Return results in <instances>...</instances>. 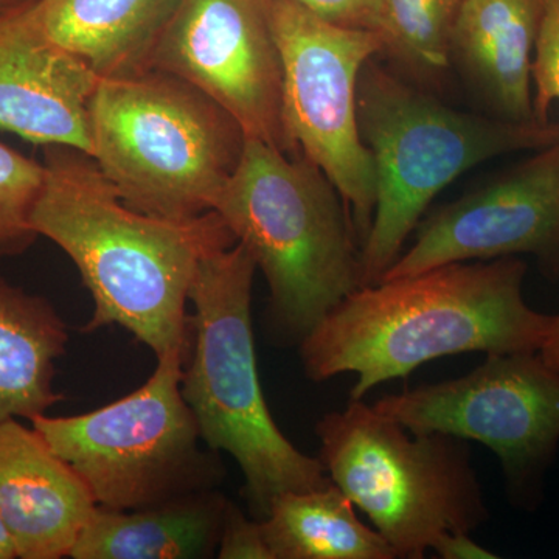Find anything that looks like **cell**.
Masks as SVG:
<instances>
[{
  "instance_id": "cell-25",
  "label": "cell",
  "mask_w": 559,
  "mask_h": 559,
  "mask_svg": "<svg viewBox=\"0 0 559 559\" xmlns=\"http://www.w3.org/2000/svg\"><path fill=\"white\" fill-rule=\"evenodd\" d=\"M430 550L436 551L437 557L443 559H496L499 555L479 546L471 533L444 532L437 536Z\"/></svg>"
},
{
  "instance_id": "cell-15",
  "label": "cell",
  "mask_w": 559,
  "mask_h": 559,
  "mask_svg": "<svg viewBox=\"0 0 559 559\" xmlns=\"http://www.w3.org/2000/svg\"><path fill=\"white\" fill-rule=\"evenodd\" d=\"M543 11L544 0H463L460 7L451 62L499 119L536 121L532 62Z\"/></svg>"
},
{
  "instance_id": "cell-18",
  "label": "cell",
  "mask_w": 559,
  "mask_h": 559,
  "mask_svg": "<svg viewBox=\"0 0 559 559\" xmlns=\"http://www.w3.org/2000/svg\"><path fill=\"white\" fill-rule=\"evenodd\" d=\"M68 342L49 300L0 278V423L32 421L64 400L53 382Z\"/></svg>"
},
{
  "instance_id": "cell-6",
  "label": "cell",
  "mask_w": 559,
  "mask_h": 559,
  "mask_svg": "<svg viewBox=\"0 0 559 559\" xmlns=\"http://www.w3.org/2000/svg\"><path fill=\"white\" fill-rule=\"evenodd\" d=\"M90 117L92 159L130 207L160 218L213 212L245 150L230 114L162 70L98 81Z\"/></svg>"
},
{
  "instance_id": "cell-14",
  "label": "cell",
  "mask_w": 559,
  "mask_h": 559,
  "mask_svg": "<svg viewBox=\"0 0 559 559\" xmlns=\"http://www.w3.org/2000/svg\"><path fill=\"white\" fill-rule=\"evenodd\" d=\"M97 509L79 474L35 428L0 423V518L21 559L69 558Z\"/></svg>"
},
{
  "instance_id": "cell-21",
  "label": "cell",
  "mask_w": 559,
  "mask_h": 559,
  "mask_svg": "<svg viewBox=\"0 0 559 559\" xmlns=\"http://www.w3.org/2000/svg\"><path fill=\"white\" fill-rule=\"evenodd\" d=\"M43 183V162L0 143V259L21 255L38 240L32 215Z\"/></svg>"
},
{
  "instance_id": "cell-16",
  "label": "cell",
  "mask_w": 559,
  "mask_h": 559,
  "mask_svg": "<svg viewBox=\"0 0 559 559\" xmlns=\"http://www.w3.org/2000/svg\"><path fill=\"white\" fill-rule=\"evenodd\" d=\"M179 0H36L44 33L100 80L151 70Z\"/></svg>"
},
{
  "instance_id": "cell-12",
  "label": "cell",
  "mask_w": 559,
  "mask_h": 559,
  "mask_svg": "<svg viewBox=\"0 0 559 559\" xmlns=\"http://www.w3.org/2000/svg\"><path fill=\"white\" fill-rule=\"evenodd\" d=\"M415 230L414 245L381 280L518 255L536 257L547 274L558 277L559 142L436 210Z\"/></svg>"
},
{
  "instance_id": "cell-13",
  "label": "cell",
  "mask_w": 559,
  "mask_h": 559,
  "mask_svg": "<svg viewBox=\"0 0 559 559\" xmlns=\"http://www.w3.org/2000/svg\"><path fill=\"white\" fill-rule=\"evenodd\" d=\"M98 81L44 33L36 0L0 11V130L91 156L90 106Z\"/></svg>"
},
{
  "instance_id": "cell-19",
  "label": "cell",
  "mask_w": 559,
  "mask_h": 559,
  "mask_svg": "<svg viewBox=\"0 0 559 559\" xmlns=\"http://www.w3.org/2000/svg\"><path fill=\"white\" fill-rule=\"evenodd\" d=\"M260 521L274 559H396L334 484L285 492Z\"/></svg>"
},
{
  "instance_id": "cell-3",
  "label": "cell",
  "mask_w": 559,
  "mask_h": 559,
  "mask_svg": "<svg viewBox=\"0 0 559 559\" xmlns=\"http://www.w3.org/2000/svg\"><path fill=\"white\" fill-rule=\"evenodd\" d=\"M218 213L252 253L270 288L272 340L299 345L360 288L359 241L341 194L304 154L289 156L246 138Z\"/></svg>"
},
{
  "instance_id": "cell-24",
  "label": "cell",
  "mask_w": 559,
  "mask_h": 559,
  "mask_svg": "<svg viewBox=\"0 0 559 559\" xmlns=\"http://www.w3.org/2000/svg\"><path fill=\"white\" fill-rule=\"evenodd\" d=\"M323 20L344 27L377 31L380 0H297Z\"/></svg>"
},
{
  "instance_id": "cell-5",
  "label": "cell",
  "mask_w": 559,
  "mask_h": 559,
  "mask_svg": "<svg viewBox=\"0 0 559 559\" xmlns=\"http://www.w3.org/2000/svg\"><path fill=\"white\" fill-rule=\"evenodd\" d=\"M360 139L373 162V219L359 248L360 286L399 260L433 198L481 162L559 142V123L462 112L369 61L360 72Z\"/></svg>"
},
{
  "instance_id": "cell-10",
  "label": "cell",
  "mask_w": 559,
  "mask_h": 559,
  "mask_svg": "<svg viewBox=\"0 0 559 559\" xmlns=\"http://www.w3.org/2000/svg\"><path fill=\"white\" fill-rule=\"evenodd\" d=\"M373 407L411 432L484 444L500 460L510 499L538 502L559 447V371L538 352L487 355L465 377L382 396Z\"/></svg>"
},
{
  "instance_id": "cell-1",
  "label": "cell",
  "mask_w": 559,
  "mask_h": 559,
  "mask_svg": "<svg viewBox=\"0 0 559 559\" xmlns=\"http://www.w3.org/2000/svg\"><path fill=\"white\" fill-rule=\"evenodd\" d=\"M43 165L32 226L68 253L90 289L84 331L121 326L156 358H187L191 285L205 257L237 242L229 227L216 212L171 219L130 207L90 154L72 146H44Z\"/></svg>"
},
{
  "instance_id": "cell-4",
  "label": "cell",
  "mask_w": 559,
  "mask_h": 559,
  "mask_svg": "<svg viewBox=\"0 0 559 559\" xmlns=\"http://www.w3.org/2000/svg\"><path fill=\"white\" fill-rule=\"evenodd\" d=\"M257 263L241 242L201 261L190 289L191 347L180 392L205 447L240 466L252 516L278 496L333 484L319 457L297 450L272 417L257 366L252 286Z\"/></svg>"
},
{
  "instance_id": "cell-20",
  "label": "cell",
  "mask_w": 559,
  "mask_h": 559,
  "mask_svg": "<svg viewBox=\"0 0 559 559\" xmlns=\"http://www.w3.org/2000/svg\"><path fill=\"white\" fill-rule=\"evenodd\" d=\"M463 0H380L381 53L418 84H436L451 66V33Z\"/></svg>"
},
{
  "instance_id": "cell-9",
  "label": "cell",
  "mask_w": 559,
  "mask_h": 559,
  "mask_svg": "<svg viewBox=\"0 0 559 559\" xmlns=\"http://www.w3.org/2000/svg\"><path fill=\"white\" fill-rule=\"evenodd\" d=\"M282 62V119L290 154H304L341 194L366 240L374 213L373 162L360 139L356 95L364 66L380 55L374 32L323 20L297 0H270Z\"/></svg>"
},
{
  "instance_id": "cell-8",
  "label": "cell",
  "mask_w": 559,
  "mask_h": 559,
  "mask_svg": "<svg viewBox=\"0 0 559 559\" xmlns=\"http://www.w3.org/2000/svg\"><path fill=\"white\" fill-rule=\"evenodd\" d=\"M186 359L179 352L160 356L145 384L100 409L32 419L98 507L146 509L218 488L224 480L218 452L201 447L200 429L180 392Z\"/></svg>"
},
{
  "instance_id": "cell-11",
  "label": "cell",
  "mask_w": 559,
  "mask_h": 559,
  "mask_svg": "<svg viewBox=\"0 0 559 559\" xmlns=\"http://www.w3.org/2000/svg\"><path fill=\"white\" fill-rule=\"evenodd\" d=\"M151 69L204 92L246 138L293 156L283 128L282 62L270 0H179Z\"/></svg>"
},
{
  "instance_id": "cell-27",
  "label": "cell",
  "mask_w": 559,
  "mask_h": 559,
  "mask_svg": "<svg viewBox=\"0 0 559 559\" xmlns=\"http://www.w3.org/2000/svg\"><path fill=\"white\" fill-rule=\"evenodd\" d=\"M14 558H17L16 546H14V540L11 538L5 522H3L2 518H0V559Z\"/></svg>"
},
{
  "instance_id": "cell-2",
  "label": "cell",
  "mask_w": 559,
  "mask_h": 559,
  "mask_svg": "<svg viewBox=\"0 0 559 559\" xmlns=\"http://www.w3.org/2000/svg\"><path fill=\"white\" fill-rule=\"evenodd\" d=\"M525 274L524 261L506 257L360 286L300 342L305 374H356L349 400H362L444 356L539 352L550 316L528 307Z\"/></svg>"
},
{
  "instance_id": "cell-28",
  "label": "cell",
  "mask_w": 559,
  "mask_h": 559,
  "mask_svg": "<svg viewBox=\"0 0 559 559\" xmlns=\"http://www.w3.org/2000/svg\"><path fill=\"white\" fill-rule=\"evenodd\" d=\"M25 0H0V11L13 9V7L21 5Z\"/></svg>"
},
{
  "instance_id": "cell-17",
  "label": "cell",
  "mask_w": 559,
  "mask_h": 559,
  "mask_svg": "<svg viewBox=\"0 0 559 559\" xmlns=\"http://www.w3.org/2000/svg\"><path fill=\"white\" fill-rule=\"evenodd\" d=\"M229 502L215 488L146 509L109 510L97 506L69 558H215Z\"/></svg>"
},
{
  "instance_id": "cell-7",
  "label": "cell",
  "mask_w": 559,
  "mask_h": 559,
  "mask_svg": "<svg viewBox=\"0 0 559 559\" xmlns=\"http://www.w3.org/2000/svg\"><path fill=\"white\" fill-rule=\"evenodd\" d=\"M331 481L400 559H421L444 532L473 533L489 513L468 441L415 433L362 400L316 425Z\"/></svg>"
},
{
  "instance_id": "cell-23",
  "label": "cell",
  "mask_w": 559,
  "mask_h": 559,
  "mask_svg": "<svg viewBox=\"0 0 559 559\" xmlns=\"http://www.w3.org/2000/svg\"><path fill=\"white\" fill-rule=\"evenodd\" d=\"M216 558L274 559L264 538L261 521L246 516L234 502H229L227 507Z\"/></svg>"
},
{
  "instance_id": "cell-26",
  "label": "cell",
  "mask_w": 559,
  "mask_h": 559,
  "mask_svg": "<svg viewBox=\"0 0 559 559\" xmlns=\"http://www.w3.org/2000/svg\"><path fill=\"white\" fill-rule=\"evenodd\" d=\"M538 353L547 366L559 371V314L550 316L549 329Z\"/></svg>"
},
{
  "instance_id": "cell-22",
  "label": "cell",
  "mask_w": 559,
  "mask_h": 559,
  "mask_svg": "<svg viewBox=\"0 0 559 559\" xmlns=\"http://www.w3.org/2000/svg\"><path fill=\"white\" fill-rule=\"evenodd\" d=\"M533 116L547 123L559 102V0H544L538 39L532 62Z\"/></svg>"
}]
</instances>
